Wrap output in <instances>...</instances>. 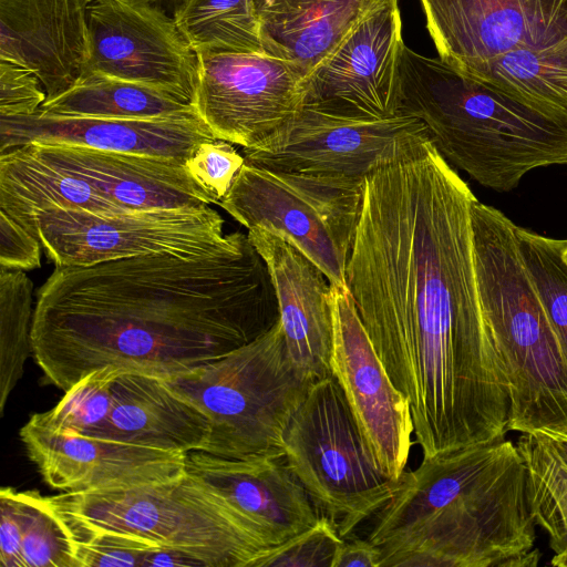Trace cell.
<instances>
[{
	"label": "cell",
	"mask_w": 567,
	"mask_h": 567,
	"mask_svg": "<svg viewBox=\"0 0 567 567\" xmlns=\"http://www.w3.org/2000/svg\"><path fill=\"white\" fill-rule=\"evenodd\" d=\"M475 199L426 130L403 135L365 178L346 269L425 458L508 432V381L476 282Z\"/></svg>",
	"instance_id": "cell-1"
},
{
	"label": "cell",
	"mask_w": 567,
	"mask_h": 567,
	"mask_svg": "<svg viewBox=\"0 0 567 567\" xmlns=\"http://www.w3.org/2000/svg\"><path fill=\"white\" fill-rule=\"evenodd\" d=\"M279 321L268 267L235 231L197 256L55 267L37 293L32 355L63 390L105 367L168 378L213 362Z\"/></svg>",
	"instance_id": "cell-2"
},
{
	"label": "cell",
	"mask_w": 567,
	"mask_h": 567,
	"mask_svg": "<svg viewBox=\"0 0 567 567\" xmlns=\"http://www.w3.org/2000/svg\"><path fill=\"white\" fill-rule=\"evenodd\" d=\"M380 567H535L527 467L509 440L464 446L404 471L368 538Z\"/></svg>",
	"instance_id": "cell-3"
},
{
	"label": "cell",
	"mask_w": 567,
	"mask_h": 567,
	"mask_svg": "<svg viewBox=\"0 0 567 567\" xmlns=\"http://www.w3.org/2000/svg\"><path fill=\"white\" fill-rule=\"evenodd\" d=\"M400 113L417 117L443 158L481 185L515 188L524 175L567 164V113L542 107L405 44Z\"/></svg>",
	"instance_id": "cell-4"
},
{
	"label": "cell",
	"mask_w": 567,
	"mask_h": 567,
	"mask_svg": "<svg viewBox=\"0 0 567 567\" xmlns=\"http://www.w3.org/2000/svg\"><path fill=\"white\" fill-rule=\"evenodd\" d=\"M471 220L481 307L509 386L507 430L567 433V361L523 257L516 225L478 199Z\"/></svg>",
	"instance_id": "cell-5"
},
{
	"label": "cell",
	"mask_w": 567,
	"mask_h": 567,
	"mask_svg": "<svg viewBox=\"0 0 567 567\" xmlns=\"http://www.w3.org/2000/svg\"><path fill=\"white\" fill-rule=\"evenodd\" d=\"M164 381L207 415L210 436L202 452L233 460L285 457L289 422L315 383L291 360L280 321L226 355Z\"/></svg>",
	"instance_id": "cell-6"
},
{
	"label": "cell",
	"mask_w": 567,
	"mask_h": 567,
	"mask_svg": "<svg viewBox=\"0 0 567 567\" xmlns=\"http://www.w3.org/2000/svg\"><path fill=\"white\" fill-rule=\"evenodd\" d=\"M48 497L63 519L183 548L208 567H251L272 547L221 493L188 470L165 482Z\"/></svg>",
	"instance_id": "cell-7"
},
{
	"label": "cell",
	"mask_w": 567,
	"mask_h": 567,
	"mask_svg": "<svg viewBox=\"0 0 567 567\" xmlns=\"http://www.w3.org/2000/svg\"><path fill=\"white\" fill-rule=\"evenodd\" d=\"M365 179L277 172L244 163L218 205L248 230L292 245L348 289L346 269L360 221Z\"/></svg>",
	"instance_id": "cell-8"
},
{
	"label": "cell",
	"mask_w": 567,
	"mask_h": 567,
	"mask_svg": "<svg viewBox=\"0 0 567 567\" xmlns=\"http://www.w3.org/2000/svg\"><path fill=\"white\" fill-rule=\"evenodd\" d=\"M285 460L342 538L377 513L396 487L398 481L375 461L333 374L316 381L292 415Z\"/></svg>",
	"instance_id": "cell-9"
},
{
	"label": "cell",
	"mask_w": 567,
	"mask_h": 567,
	"mask_svg": "<svg viewBox=\"0 0 567 567\" xmlns=\"http://www.w3.org/2000/svg\"><path fill=\"white\" fill-rule=\"evenodd\" d=\"M223 228L224 219L209 206L116 214L50 207L33 215L30 234L55 267H65L157 254L203 255L225 241Z\"/></svg>",
	"instance_id": "cell-10"
},
{
	"label": "cell",
	"mask_w": 567,
	"mask_h": 567,
	"mask_svg": "<svg viewBox=\"0 0 567 567\" xmlns=\"http://www.w3.org/2000/svg\"><path fill=\"white\" fill-rule=\"evenodd\" d=\"M82 73L117 78L194 104L199 60L173 18L147 0H94Z\"/></svg>",
	"instance_id": "cell-11"
},
{
	"label": "cell",
	"mask_w": 567,
	"mask_h": 567,
	"mask_svg": "<svg viewBox=\"0 0 567 567\" xmlns=\"http://www.w3.org/2000/svg\"><path fill=\"white\" fill-rule=\"evenodd\" d=\"M442 61L465 74L513 54L567 50V0H421Z\"/></svg>",
	"instance_id": "cell-12"
},
{
	"label": "cell",
	"mask_w": 567,
	"mask_h": 567,
	"mask_svg": "<svg viewBox=\"0 0 567 567\" xmlns=\"http://www.w3.org/2000/svg\"><path fill=\"white\" fill-rule=\"evenodd\" d=\"M194 107L218 140L250 147L288 122L302 103L303 75L266 53H200Z\"/></svg>",
	"instance_id": "cell-13"
},
{
	"label": "cell",
	"mask_w": 567,
	"mask_h": 567,
	"mask_svg": "<svg viewBox=\"0 0 567 567\" xmlns=\"http://www.w3.org/2000/svg\"><path fill=\"white\" fill-rule=\"evenodd\" d=\"M403 45L398 2L374 10L305 78L300 109L355 120L400 115Z\"/></svg>",
	"instance_id": "cell-14"
},
{
	"label": "cell",
	"mask_w": 567,
	"mask_h": 567,
	"mask_svg": "<svg viewBox=\"0 0 567 567\" xmlns=\"http://www.w3.org/2000/svg\"><path fill=\"white\" fill-rule=\"evenodd\" d=\"M331 372L379 466L398 481L414 434L409 401L383 367L349 290L331 286Z\"/></svg>",
	"instance_id": "cell-15"
},
{
	"label": "cell",
	"mask_w": 567,
	"mask_h": 567,
	"mask_svg": "<svg viewBox=\"0 0 567 567\" xmlns=\"http://www.w3.org/2000/svg\"><path fill=\"white\" fill-rule=\"evenodd\" d=\"M423 130L422 121L405 114L355 120L300 109L243 154L245 163L270 171L365 179L403 135Z\"/></svg>",
	"instance_id": "cell-16"
},
{
	"label": "cell",
	"mask_w": 567,
	"mask_h": 567,
	"mask_svg": "<svg viewBox=\"0 0 567 567\" xmlns=\"http://www.w3.org/2000/svg\"><path fill=\"white\" fill-rule=\"evenodd\" d=\"M19 434L43 481L62 493L153 484L187 472L188 454L56 432L33 415Z\"/></svg>",
	"instance_id": "cell-17"
},
{
	"label": "cell",
	"mask_w": 567,
	"mask_h": 567,
	"mask_svg": "<svg viewBox=\"0 0 567 567\" xmlns=\"http://www.w3.org/2000/svg\"><path fill=\"white\" fill-rule=\"evenodd\" d=\"M20 156L83 179L124 209L203 208L218 198L176 158L66 144L29 143Z\"/></svg>",
	"instance_id": "cell-18"
},
{
	"label": "cell",
	"mask_w": 567,
	"mask_h": 567,
	"mask_svg": "<svg viewBox=\"0 0 567 567\" xmlns=\"http://www.w3.org/2000/svg\"><path fill=\"white\" fill-rule=\"evenodd\" d=\"M218 140L198 114L145 120L72 117L37 112L0 116V153L29 144H66L104 151L176 158Z\"/></svg>",
	"instance_id": "cell-19"
},
{
	"label": "cell",
	"mask_w": 567,
	"mask_h": 567,
	"mask_svg": "<svg viewBox=\"0 0 567 567\" xmlns=\"http://www.w3.org/2000/svg\"><path fill=\"white\" fill-rule=\"evenodd\" d=\"M94 0H0V61L32 71L47 99L69 89L90 56Z\"/></svg>",
	"instance_id": "cell-20"
},
{
	"label": "cell",
	"mask_w": 567,
	"mask_h": 567,
	"mask_svg": "<svg viewBox=\"0 0 567 567\" xmlns=\"http://www.w3.org/2000/svg\"><path fill=\"white\" fill-rule=\"evenodd\" d=\"M247 235L268 267L291 360L315 382L332 374L333 322L328 278L281 237L260 228L249 229Z\"/></svg>",
	"instance_id": "cell-21"
},
{
	"label": "cell",
	"mask_w": 567,
	"mask_h": 567,
	"mask_svg": "<svg viewBox=\"0 0 567 567\" xmlns=\"http://www.w3.org/2000/svg\"><path fill=\"white\" fill-rule=\"evenodd\" d=\"M187 470L221 493L270 546L302 533L320 517L285 457L233 460L193 452Z\"/></svg>",
	"instance_id": "cell-22"
},
{
	"label": "cell",
	"mask_w": 567,
	"mask_h": 567,
	"mask_svg": "<svg viewBox=\"0 0 567 567\" xmlns=\"http://www.w3.org/2000/svg\"><path fill=\"white\" fill-rule=\"evenodd\" d=\"M210 436L207 415L159 377L124 371L114 382L106 440L189 454Z\"/></svg>",
	"instance_id": "cell-23"
},
{
	"label": "cell",
	"mask_w": 567,
	"mask_h": 567,
	"mask_svg": "<svg viewBox=\"0 0 567 567\" xmlns=\"http://www.w3.org/2000/svg\"><path fill=\"white\" fill-rule=\"evenodd\" d=\"M398 0H254L264 52L306 78L374 10Z\"/></svg>",
	"instance_id": "cell-24"
},
{
	"label": "cell",
	"mask_w": 567,
	"mask_h": 567,
	"mask_svg": "<svg viewBox=\"0 0 567 567\" xmlns=\"http://www.w3.org/2000/svg\"><path fill=\"white\" fill-rule=\"evenodd\" d=\"M39 112L124 120L197 114L193 104L165 91L96 73H82L69 89L47 99Z\"/></svg>",
	"instance_id": "cell-25"
},
{
	"label": "cell",
	"mask_w": 567,
	"mask_h": 567,
	"mask_svg": "<svg viewBox=\"0 0 567 567\" xmlns=\"http://www.w3.org/2000/svg\"><path fill=\"white\" fill-rule=\"evenodd\" d=\"M516 445L527 467L532 514L549 536L550 564L567 567V462L544 430L522 433Z\"/></svg>",
	"instance_id": "cell-26"
},
{
	"label": "cell",
	"mask_w": 567,
	"mask_h": 567,
	"mask_svg": "<svg viewBox=\"0 0 567 567\" xmlns=\"http://www.w3.org/2000/svg\"><path fill=\"white\" fill-rule=\"evenodd\" d=\"M173 19L197 54L265 53L254 0H182Z\"/></svg>",
	"instance_id": "cell-27"
},
{
	"label": "cell",
	"mask_w": 567,
	"mask_h": 567,
	"mask_svg": "<svg viewBox=\"0 0 567 567\" xmlns=\"http://www.w3.org/2000/svg\"><path fill=\"white\" fill-rule=\"evenodd\" d=\"M33 284L22 270L0 269V413L32 353Z\"/></svg>",
	"instance_id": "cell-28"
},
{
	"label": "cell",
	"mask_w": 567,
	"mask_h": 567,
	"mask_svg": "<svg viewBox=\"0 0 567 567\" xmlns=\"http://www.w3.org/2000/svg\"><path fill=\"white\" fill-rule=\"evenodd\" d=\"M122 369L105 367L75 382L59 403L33 416L56 432L106 440L113 402V385Z\"/></svg>",
	"instance_id": "cell-29"
},
{
	"label": "cell",
	"mask_w": 567,
	"mask_h": 567,
	"mask_svg": "<svg viewBox=\"0 0 567 567\" xmlns=\"http://www.w3.org/2000/svg\"><path fill=\"white\" fill-rule=\"evenodd\" d=\"M520 250L567 361V240L516 226Z\"/></svg>",
	"instance_id": "cell-30"
},
{
	"label": "cell",
	"mask_w": 567,
	"mask_h": 567,
	"mask_svg": "<svg viewBox=\"0 0 567 567\" xmlns=\"http://www.w3.org/2000/svg\"><path fill=\"white\" fill-rule=\"evenodd\" d=\"M20 493V567H79L70 533L49 497L34 491Z\"/></svg>",
	"instance_id": "cell-31"
},
{
	"label": "cell",
	"mask_w": 567,
	"mask_h": 567,
	"mask_svg": "<svg viewBox=\"0 0 567 567\" xmlns=\"http://www.w3.org/2000/svg\"><path fill=\"white\" fill-rule=\"evenodd\" d=\"M60 518L70 533L79 567H144L148 554L159 547L135 535L90 528Z\"/></svg>",
	"instance_id": "cell-32"
},
{
	"label": "cell",
	"mask_w": 567,
	"mask_h": 567,
	"mask_svg": "<svg viewBox=\"0 0 567 567\" xmlns=\"http://www.w3.org/2000/svg\"><path fill=\"white\" fill-rule=\"evenodd\" d=\"M342 543L334 524L320 515L308 529L268 548L251 567H332Z\"/></svg>",
	"instance_id": "cell-33"
},
{
	"label": "cell",
	"mask_w": 567,
	"mask_h": 567,
	"mask_svg": "<svg viewBox=\"0 0 567 567\" xmlns=\"http://www.w3.org/2000/svg\"><path fill=\"white\" fill-rule=\"evenodd\" d=\"M245 163L231 143L214 140L200 144L187 159L192 175L220 200Z\"/></svg>",
	"instance_id": "cell-34"
},
{
	"label": "cell",
	"mask_w": 567,
	"mask_h": 567,
	"mask_svg": "<svg viewBox=\"0 0 567 567\" xmlns=\"http://www.w3.org/2000/svg\"><path fill=\"white\" fill-rule=\"evenodd\" d=\"M47 100L40 79L30 70L0 61V116L35 114Z\"/></svg>",
	"instance_id": "cell-35"
},
{
	"label": "cell",
	"mask_w": 567,
	"mask_h": 567,
	"mask_svg": "<svg viewBox=\"0 0 567 567\" xmlns=\"http://www.w3.org/2000/svg\"><path fill=\"white\" fill-rule=\"evenodd\" d=\"M41 243L16 219L0 210V266L9 270L40 267Z\"/></svg>",
	"instance_id": "cell-36"
},
{
	"label": "cell",
	"mask_w": 567,
	"mask_h": 567,
	"mask_svg": "<svg viewBox=\"0 0 567 567\" xmlns=\"http://www.w3.org/2000/svg\"><path fill=\"white\" fill-rule=\"evenodd\" d=\"M21 535V493L12 487H2L0 491L1 567H20Z\"/></svg>",
	"instance_id": "cell-37"
},
{
	"label": "cell",
	"mask_w": 567,
	"mask_h": 567,
	"mask_svg": "<svg viewBox=\"0 0 567 567\" xmlns=\"http://www.w3.org/2000/svg\"><path fill=\"white\" fill-rule=\"evenodd\" d=\"M381 550L369 539L343 540L332 567H380Z\"/></svg>",
	"instance_id": "cell-38"
},
{
	"label": "cell",
	"mask_w": 567,
	"mask_h": 567,
	"mask_svg": "<svg viewBox=\"0 0 567 567\" xmlns=\"http://www.w3.org/2000/svg\"><path fill=\"white\" fill-rule=\"evenodd\" d=\"M208 567L204 558L189 550L159 546L152 550L144 561V567Z\"/></svg>",
	"instance_id": "cell-39"
},
{
	"label": "cell",
	"mask_w": 567,
	"mask_h": 567,
	"mask_svg": "<svg viewBox=\"0 0 567 567\" xmlns=\"http://www.w3.org/2000/svg\"><path fill=\"white\" fill-rule=\"evenodd\" d=\"M557 450L567 462V433L546 431Z\"/></svg>",
	"instance_id": "cell-40"
},
{
	"label": "cell",
	"mask_w": 567,
	"mask_h": 567,
	"mask_svg": "<svg viewBox=\"0 0 567 567\" xmlns=\"http://www.w3.org/2000/svg\"><path fill=\"white\" fill-rule=\"evenodd\" d=\"M147 1H150L151 3H153V4H156V6H157V4H158V3H161V2L171 1V0H147Z\"/></svg>",
	"instance_id": "cell-41"
},
{
	"label": "cell",
	"mask_w": 567,
	"mask_h": 567,
	"mask_svg": "<svg viewBox=\"0 0 567 567\" xmlns=\"http://www.w3.org/2000/svg\"><path fill=\"white\" fill-rule=\"evenodd\" d=\"M563 257H564L565 261L567 262V241H566V246H565V249L563 252Z\"/></svg>",
	"instance_id": "cell-42"
}]
</instances>
